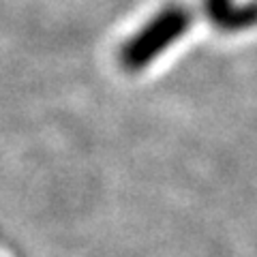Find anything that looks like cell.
<instances>
[{"instance_id":"cell-1","label":"cell","mask_w":257,"mask_h":257,"mask_svg":"<svg viewBox=\"0 0 257 257\" xmlns=\"http://www.w3.org/2000/svg\"><path fill=\"white\" fill-rule=\"evenodd\" d=\"M210 20L223 30H246L257 24V0L242 7H234L231 0H206Z\"/></svg>"}]
</instances>
